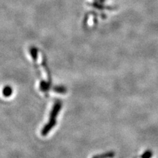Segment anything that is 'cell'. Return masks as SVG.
<instances>
[{"mask_svg":"<svg viewBox=\"0 0 158 158\" xmlns=\"http://www.w3.org/2000/svg\"><path fill=\"white\" fill-rule=\"evenodd\" d=\"M153 156V153L150 150L146 151L144 154L141 156V158H151Z\"/></svg>","mask_w":158,"mask_h":158,"instance_id":"cell-6","label":"cell"},{"mask_svg":"<svg viewBox=\"0 0 158 158\" xmlns=\"http://www.w3.org/2000/svg\"><path fill=\"white\" fill-rule=\"evenodd\" d=\"M63 106V103L60 100H57L54 102L52 111L49 114V121L44 125L41 131V135L44 136L48 135L57 124V117Z\"/></svg>","mask_w":158,"mask_h":158,"instance_id":"cell-1","label":"cell"},{"mask_svg":"<svg viewBox=\"0 0 158 158\" xmlns=\"http://www.w3.org/2000/svg\"><path fill=\"white\" fill-rule=\"evenodd\" d=\"M51 86V83H49L48 81H46L44 80H41L40 84V90L45 93V94H48V92L50 89Z\"/></svg>","mask_w":158,"mask_h":158,"instance_id":"cell-2","label":"cell"},{"mask_svg":"<svg viewBox=\"0 0 158 158\" xmlns=\"http://www.w3.org/2000/svg\"><path fill=\"white\" fill-rule=\"evenodd\" d=\"M53 90L58 94H65L67 92V89L65 86H56L53 88Z\"/></svg>","mask_w":158,"mask_h":158,"instance_id":"cell-4","label":"cell"},{"mask_svg":"<svg viewBox=\"0 0 158 158\" xmlns=\"http://www.w3.org/2000/svg\"><path fill=\"white\" fill-rule=\"evenodd\" d=\"M30 52H31V54L32 57H33V59L34 60H37L38 59V49L34 48V47H32L31 48V49H30Z\"/></svg>","mask_w":158,"mask_h":158,"instance_id":"cell-5","label":"cell"},{"mask_svg":"<svg viewBox=\"0 0 158 158\" xmlns=\"http://www.w3.org/2000/svg\"><path fill=\"white\" fill-rule=\"evenodd\" d=\"M2 94L3 96L6 98H9L13 94V88L11 86H6L3 88L2 90Z\"/></svg>","mask_w":158,"mask_h":158,"instance_id":"cell-3","label":"cell"},{"mask_svg":"<svg viewBox=\"0 0 158 158\" xmlns=\"http://www.w3.org/2000/svg\"><path fill=\"white\" fill-rule=\"evenodd\" d=\"M113 156H114V154H113V153H110V154L96 156L94 157L93 158H106V157H110Z\"/></svg>","mask_w":158,"mask_h":158,"instance_id":"cell-7","label":"cell"}]
</instances>
